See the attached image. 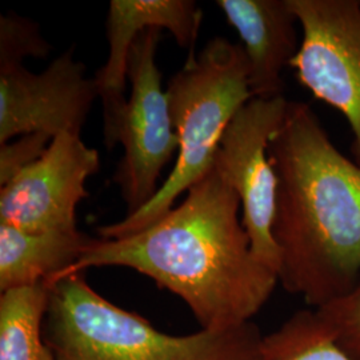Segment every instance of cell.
I'll return each mask as SVG.
<instances>
[{
    "label": "cell",
    "mask_w": 360,
    "mask_h": 360,
    "mask_svg": "<svg viewBox=\"0 0 360 360\" xmlns=\"http://www.w3.org/2000/svg\"><path fill=\"white\" fill-rule=\"evenodd\" d=\"M50 288L46 283L0 296V360H58L43 326Z\"/></svg>",
    "instance_id": "13"
},
{
    "label": "cell",
    "mask_w": 360,
    "mask_h": 360,
    "mask_svg": "<svg viewBox=\"0 0 360 360\" xmlns=\"http://www.w3.org/2000/svg\"><path fill=\"white\" fill-rule=\"evenodd\" d=\"M314 309L335 342L360 360V281L347 294Z\"/></svg>",
    "instance_id": "16"
},
{
    "label": "cell",
    "mask_w": 360,
    "mask_h": 360,
    "mask_svg": "<svg viewBox=\"0 0 360 360\" xmlns=\"http://www.w3.org/2000/svg\"><path fill=\"white\" fill-rule=\"evenodd\" d=\"M94 238L79 231L26 232L0 223V291L53 283Z\"/></svg>",
    "instance_id": "12"
},
{
    "label": "cell",
    "mask_w": 360,
    "mask_h": 360,
    "mask_svg": "<svg viewBox=\"0 0 360 360\" xmlns=\"http://www.w3.org/2000/svg\"><path fill=\"white\" fill-rule=\"evenodd\" d=\"M240 211L239 195L214 160L179 206L143 231L92 239L56 281L92 267H126L181 297L202 330L243 327L267 303L279 278L254 255Z\"/></svg>",
    "instance_id": "1"
},
{
    "label": "cell",
    "mask_w": 360,
    "mask_h": 360,
    "mask_svg": "<svg viewBox=\"0 0 360 360\" xmlns=\"http://www.w3.org/2000/svg\"><path fill=\"white\" fill-rule=\"evenodd\" d=\"M260 354L263 360H358L335 342L314 309L296 312L264 335Z\"/></svg>",
    "instance_id": "14"
},
{
    "label": "cell",
    "mask_w": 360,
    "mask_h": 360,
    "mask_svg": "<svg viewBox=\"0 0 360 360\" xmlns=\"http://www.w3.org/2000/svg\"><path fill=\"white\" fill-rule=\"evenodd\" d=\"M288 101L252 98L224 131L215 163L239 195L242 223L254 255L279 278L281 255L272 236L278 178L269 146L283 123Z\"/></svg>",
    "instance_id": "7"
},
{
    "label": "cell",
    "mask_w": 360,
    "mask_h": 360,
    "mask_svg": "<svg viewBox=\"0 0 360 360\" xmlns=\"http://www.w3.org/2000/svg\"><path fill=\"white\" fill-rule=\"evenodd\" d=\"M44 339L58 360H263L262 335L251 326L175 336L117 307L83 272L49 285Z\"/></svg>",
    "instance_id": "3"
},
{
    "label": "cell",
    "mask_w": 360,
    "mask_h": 360,
    "mask_svg": "<svg viewBox=\"0 0 360 360\" xmlns=\"http://www.w3.org/2000/svg\"><path fill=\"white\" fill-rule=\"evenodd\" d=\"M52 138L43 134L19 136L15 142L0 146V186L13 180L22 169L37 162L50 147Z\"/></svg>",
    "instance_id": "17"
},
{
    "label": "cell",
    "mask_w": 360,
    "mask_h": 360,
    "mask_svg": "<svg viewBox=\"0 0 360 360\" xmlns=\"http://www.w3.org/2000/svg\"><path fill=\"white\" fill-rule=\"evenodd\" d=\"M99 167V153L80 136L58 135L0 188V223L26 232L77 231V205L89 198L86 181Z\"/></svg>",
    "instance_id": "9"
},
{
    "label": "cell",
    "mask_w": 360,
    "mask_h": 360,
    "mask_svg": "<svg viewBox=\"0 0 360 360\" xmlns=\"http://www.w3.org/2000/svg\"><path fill=\"white\" fill-rule=\"evenodd\" d=\"M302 43L291 63L300 84L347 119L360 166V1L290 0Z\"/></svg>",
    "instance_id": "6"
},
{
    "label": "cell",
    "mask_w": 360,
    "mask_h": 360,
    "mask_svg": "<svg viewBox=\"0 0 360 360\" xmlns=\"http://www.w3.org/2000/svg\"><path fill=\"white\" fill-rule=\"evenodd\" d=\"M51 46L38 25L25 16L8 13L0 18V68L23 65L26 58L43 59Z\"/></svg>",
    "instance_id": "15"
},
{
    "label": "cell",
    "mask_w": 360,
    "mask_h": 360,
    "mask_svg": "<svg viewBox=\"0 0 360 360\" xmlns=\"http://www.w3.org/2000/svg\"><path fill=\"white\" fill-rule=\"evenodd\" d=\"M269 156L278 178L272 236L279 282L319 309L360 281V166L303 102H288Z\"/></svg>",
    "instance_id": "2"
},
{
    "label": "cell",
    "mask_w": 360,
    "mask_h": 360,
    "mask_svg": "<svg viewBox=\"0 0 360 360\" xmlns=\"http://www.w3.org/2000/svg\"><path fill=\"white\" fill-rule=\"evenodd\" d=\"M166 92L179 136L176 163L154 199L123 220L99 227L101 239H119L148 229L212 167L224 131L254 98L242 44L223 37L211 39L200 51L188 53Z\"/></svg>",
    "instance_id": "4"
},
{
    "label": "cell",
    "mask_w": 360,
    "mask_h": 360,
    "mask_svg": "<svg viewBox=\"0 0 360 360\" xmlns=\"http://www.w3.org/2000/svg\"><path fill=\"white\" fill-rule=\"evenodd\" d=\"M217 6L243 41L252 96H283L284 70L302 43L290 0H218Z\"/></svg>",
    "instance_id": "11"
},
{
    "label": "cell",
    "mask_w": 360,
    "mask_h": 360,
    "mask_svg": "<svg viewBox=\"0 0 360 360\" xmlns=\"http://www.w3.org/2000/svg\"><path fill=\"white\" fill-rule=\"evenodd\" d=\"M96 98V82L72 49L40 74L23 65L0 68V146L30 134L80 136Z\"/></svg>",
    "instance_id": "8"
},
{
    "label": "cell",
    "mask_w": 360,
    "mask_h": 360,
    "mask_svg": "<svg viewBox=\"0 0 360 360\" xmlns=\"http://www.w3.org/2000/svg\"><path fill=\"white\" fill-rule=\"evenodd\" d=\"M160 37L162 28L150 27L138 35L129 51L127 77L131 91L119 132L124 153L114 175L127 215L138 212L154 199L160 190L158 180L179 151V136L156 65Z\"/></svg>",
    "instance_id": "5"
},
{
    "label": "cell",
    "mask_w": 360,
    "mask_h": 360,
    "mask_svg": "<svg viewBox=\"0 0 360 360\" xmlns=\"http://www.w3.org/2000/svg\"><path fill=\"white\" fill-rule=\"evenodd\" d=\"M203 13L193 0H111L107 15V60L95 74L103 105L104 144L114 150L119 143L127 104L129 56L138 35L150 28L168 30L180 49L193 53Z\"/></svg>",
    "instance_id": "10"
}]
</instances>
